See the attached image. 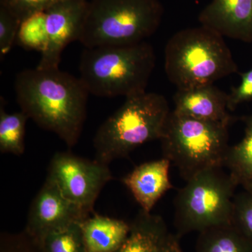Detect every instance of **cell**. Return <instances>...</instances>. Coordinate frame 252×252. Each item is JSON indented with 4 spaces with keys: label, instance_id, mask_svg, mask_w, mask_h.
Returning a JSON list of instances; mask_svg holds the SVG:
<instances>
[{
    "label": "cell",
    "instance_id": "obj_6",
    "mask_svg": "<svg viewBox=\"0 0 252 252\" xmlns=\"http://www.w3.org/2000/svg\"><path fill=\"white\" fill-rule=\"evenodd\" d=\"M229 126L171 112L160 140L163 157L186 181L209 169L221 168L230 148Z\"/></svg>",
    "mask_w": 252,
    "mask_h": 252
},
{
    "label": "cell",
    "instance_id": "obj_21",
    "mask_svg": "<svg viewBox=\"0 0 252 252\" xmlns=\"http://www.w3.org/2000/svg\"><path fill=\"white\" fill-rule=\"evenodd\" d=\"M231 224L252 243V190L244 189L233 198Z\"/></svg>",
    "mask_w": 252,
    "mask_h": 252
},
{
    "label": "cell",
    "instance_id": "obj_12",
    "mask_svg": "<svg viewBox=\"0 0 252 252\" xmlns=\"http://www.w3.org/2000/svg\"><path fill=\"white\" fill-rule=\"evenodd\" d=\"M173 112L198 120L230 124L233 117L228 109V94L214 86L177 89Z\"/></svg>",
    "mask_w": 252,
    "mask_h": 252
},
{
    "label": "cell",
    "instance_id": "obj_22",
    "mask_svg": "<svg viewBox=\"0 0 252 252\" xmlns=\"http://www.w3.org/2000/svg\"><path fill=\"white\" fill-rule=\"evenodd\" d=\"M21 21L6 8L0 6V59L9 54L17 37Z\"/></svg>",
    "mask_w": 252,
    "mask_h": 252
},
{
    "label": "cell",
    "instance_id": "obj_23",
    "mask_svg": "<svg viewBox=\"0 0 252 252\" xmlns=\"http://www.w3.org/2000/svg\"><path fill=\"white\" fill-rule=\"evenodd\" d=\"M63 0H0V6L17 16L21 22L31 15L47 11Z\"/></svg>",
    "mask_w": 252,
    "mask_h": 252
},
{
    "label": "cell",
    "instance_id": "obj_16",
    "mask_svg": "<svg viewBox=\"0 0 252 252\" xmlns=\"http://www.w3.org/2000/svg\"><path fill=\"white\" fill-rule=\"evenodd\" d=\"M195 252H252V243L231 223L199 233Z\"/></svg>",
    "mask_w": 252,
    "mask_h": 252
},
{
    "label": "cell",
    "instance_id": "obj_8",
    "mask_svg": "<svg viewBox=\"0 0 252 252\" xmlns=\"http://www.w3.org/2000/svg\"><path fill=\"white\" fill-rule=\"evenodd\" d=\"M47 177L66 198L89 213L94 212L99 193L112 180L109 165L70 152L55 154L50 162Z\"/></svg>",
    "mask_w": 252,
    "mask_h": 252
},
{
    "label": "cell",
    "instance_id": "obj_4",
    "mask_svg": "<svg viewBox=\"0 0 252 252\" xmlns=\"http://www.w3.org/2000/svg\"><path fill=\"white\" fill-rule=\"evenodd\" d=\"M126 98L94 135L97 161L109 165L116 159L127 157L142 144L161 138L171 112L166 98L147 92Z\"/></svg>",
    "mask_w": 252,
    "mask_h": 252
},
{
    "label": "cell",
    "instance_id": "obj_14",
    "mask_svg": "<svg viewBox=\"0 0 252 252\" xmlns=\"http://www.w3.org/2000/svg\"><path fill=\"white\" fill-rule=\"evenodd\" d=\"M86 252H116L125 243L130 223L95 212L79 223Z\"/></svg>",
    "mask_w": 252,
    "mask_h": 252
},
{
    "label": "cell",
    "instance_id": "obj_5",
    "mask_svg": "<svg viewBox=\"0 0 252 252\" xmlns=\"http://www.w3.org/2000/svg\"><path fill=\"white\" fill-rule=\"evenodd\" d=\"M158 0H90L79 41L86 48L145 41L161 23Z\"/></svg>",
    "mask_w": 252,
    "mask_h": 252
},
{
    "label": "cell",
    "instance_id": "obj_26",
    "mask_svg": "<svg viewBox=\"0 0 252 252\" xmlns=\"http://www.w3.org/2000/svg\"><path fill=\"white\" fill-rule=\"evenodd\" d=\"M180 238L177 235L170 233L159 252H184L180 246Z\"/></svg>",
    "mask_w": 252,
    "mask_h": 252
},
{
    "label": "cell",
    "instance_id": "obj_25",
    "mask_svg": "<svg viewBox=\"0 0 252 252\" xmlns=\"http://www.w3.org/2000/svg\"><path fill=\"white\" fill-rule=\"evenodd\" d=\"M240 75V85L233 88L228 94V109L231 112L234 111L239 104L252 99V68Z\"/></svg>",
    "mask_w": 252,
    "mask_h": 252
},
{
    "label": "cell",
    "instance_id": "obj_18",
    "mask_svg": "<svg viewBox=\"0 0 252 252\" xmlns=\"http://www.w3.org/2000/svg\"><path fill=\"white\" fill-rule=\"evenodd\" d=\"M4 99L0 104V152L22 155L25 152L26 123L29 118L21 111L9 114L5 110Z\"/></svg>",
    "mask_w": 252,
    "mask_h": 252
},
{
    "label": "cell",
    "instance_id": "obj_3",
    "mask_svg": "<svg viewBox=\"0 0 252 252\" xmlns=\"http://www.w3.org/2000/svg\"><path fill=\"white\" fill-rule=\"evenodd\" d=\"M164 67L177 89L214 84L238 71L223 36L203 26L182 30L169 39Z\"/></svg>",
    "mask_w": 252,
    "mask_h": 252
},
{
    "label": "cell",
    "instance_id": "obj_17",
    "mask_svg": "<svg viewBox=\"0 0 252 252\" xmlns=\"http://www.w3.org/2000/svg\"><path fill=\"white\" fill-rule=\"evenodd\" d=\"M245 136L241 142L230 147L224 166L237 186L243 188L252 184V115L243 118Z\"/></svg>",
    "mask_w": 252,
    "mask_h": 252
},
{
    "label": "cell",
    "instance_id": "obj_1",
    "mask_svg": "<svg viewBox=\"0 0 252 252\" xmlns=\"http://www.w3.org/2000/svg\"><path fill=\"white\" fill-rule=\"evenodd\" d=\"M21 111L69 148L77 144L87 114L90 94L80 78L59 68L26 69L15 78Z\"/></svg>",
    "mask_w": 252,
    "mask_h": 252
},
{
    "label": "cell",
    "instance_id": "obj_24",
    "mask_svg": "<svg viewBox=\"0 0 252 252\" xmlns=\"http://www.w3.org/2000/svg\"><path fill=\"white\" fill-rule=\"evenodd\" d=\"M0 252H43L40 247L25 232L21 234L1 235Z\"/></svg>",
    "mask_w": 252,
    "mask_h": 252
},
{
    "label": "cell",
    "instance_id": "obj_11",
    "mask_svg": "<svg viewBox=\"0 0 252 252\" xmlns=\"http://www.w3.org/2000/svg\"><path fill=\"white\" fill-rule=\"evenodd\" d=\"M198 20L223 37L252 41V0H212Z\"/></svg>",
    "mask_w": 252,
    "mask_h": 252
},
{
    "label": "cell",
    "instance_id": "obj_19",
    "mask_svg": "<svg viewBox=\"0 0 252 252\" xmlns=\"http://www.w3.org/2000/svg\"><path fill=\"white\" fill-rule=\"evenodd\" d=\"M16 42L28 51L44 52L48 44L46 12H38L23 20L18 30Z\"/></svg>",
    "mask_w": 252,
    "mask_h": 252
},
{
    "label": "cell",
    "instance_id": "obj_2",
    "mask_svg": "<svg viewBox=\"0 0 252 252\" xmlns=\"http://www.w3.org/2000/svg\"><path fill=\"white\" fill-rule=\"evenodd\" d=\"M155 64L154 48L147 41L86 48L81 56L79 78L94 95L130 97L146 92Z\"/></svg>",
    "mask_w": 252,
    "mask_h": 252
},
{
    "label": "cell",
    "instance_id": "obj_20",
    "mask_svg": "<svg viewBox=\"0 0 252 252\" xmlns=\"http://www.w3.org/2000/svg\"><path fill=\"white\" fill-rule=\"evenodd\" d=\"M39 246L43 252H86L79 223L49 233Z\"/></svg>",
    "mask_w": 252,
    "mask_h": 252
},
{
    "label": "cell",
    "instance_id": "obj_27",
    "mask_svg": "<svg viewBox=\"0 0 252 252\" xmlns=\"http://www.w3.org/2000/svg\"><path fill=\"white\" fill-rule=\"evenodd\" d=\"M244 189H252V184H251V185H248V186H247L246 187H245V188Z\"/></svg>",
    "mask_w": 252,
    "mask_h": 252
},
{
    "label": "cell",
    "instance_id": "obj_13",
    "mask_svg": "<svg viewBox=\"0 0 252 252\" xmlns=\"http://www.w3.org/2000/svg\"><path fill=\"white\" fill-rule=\"evenodd\" d=\"M171 162L166 158L144 162L122 178V182L133 195L141 210L150 213L159 200L173 189L170 177Z\"/></svg>",
    "mask_w": 252,
    "mask_h": 252
},
{
    "label": "cell",
    "instance_id": "obj_10",
    "mask_svg": "<svg viewBox=\"0 0 252 252\" xmlns=\"http://www.w3.org/2000/svg\"><path fill=\"white\" fill-rule=\"evenodd\" d=\"M88 1L63 0L45 11L48 44L36 68L59 67L62 53L66 46L80 39Z\"/></svg>",
    "mask_w": 252,
    "mask_h": 252
},
{
    "label": "cell",
    "instance_id": "obj_7",
    "mask_svg": "<svg viewBox=\"0 0 252 252\" xmlns=\"http://www.w3.org/2000/svg\"><path fill=\"white\" fill-rule=\"evenodd\" d=\"M221 168L209 169L187 181L175 199V226L179 238L231 222L238 187Z\"/></svg>",
    "mask_w": 252,
    "mask_h": 252
},
{
    "label": "cell",
    "instance_id": "obj_9",
    "mask_svg": "<svg viewBox=\"0 0 252 252\" xmlns=\"http://www.w3.org/2000/svg\"><path fill=\"white\" fill-rule=\"evenodd\" d=\"M91 214L69 201L46 177L31 204L24 232L39 245L49 233L80 223Z\"/></svg>",
    "mask_w": 252,
    "mask_h": 252
},
{
    "label": "cell",
    "instance_id": "obj_15",
    "mask_svg": "<svg viewBox=\"0 0 252 252\" xmlns=\"http://www.w3.org/2000/svg\"><path fill=\"white\" fill-rule=\"evenodd\" d=\"M170 233L161 217L141 210L130 223L125 243L116 252H159Z\"/></svg>",
    "mask_w": 252,
    "mask_h": 252
}]
</instances>
